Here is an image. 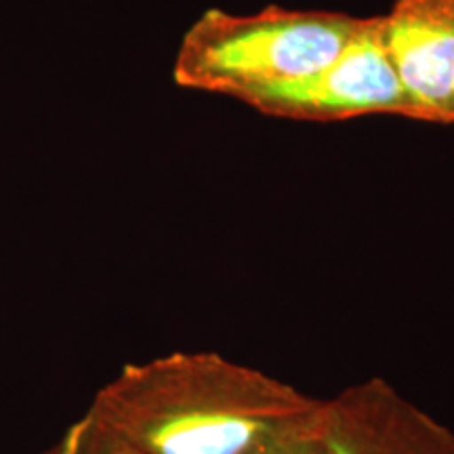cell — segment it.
<instances>
[{
  "label": "cell",
  "instance_id": "6da1fadb",
  "mask_svg": "<svg viewBox=\"0 0 454 454\" xmlns=\"http://www.w3.org/2000/svg\"><path fill=\"white\" fill-rule=\"evenodd\" d=\"M322 400L213 354L127 364L90 412L144 454H265L314 429Z\"/></svg>",
  "mask_w": 454,
  "mask_h": 454
},
{
  "label": "cell",
  "instance_id": "7a4b0ae2",
  "mask_svg": "<svg viewBox=\"0 0 454 454\" xmlns=\"http://www.w3.org/2000/svg\"><path fill=\"white\" fill-rule=\"evenodd\" d=\"M364 17L271 7L251 15L211 9L185 32L175 82L242 101L257 90L309 76L343 53Z\"/></svg>",
  "mask_w": 454,
  "mask_h": 454
},
{
  "label": "cell",
  "instance_id": "3957f363",
  "mask_svg": "<svg viewBox=\"0 0 454 454\" xmlns=\"http://www.w3.org/2000/svg\"><path fill=\"white\" fill-rule=\"evenodd\" d=\"M271 118L337 122L394 114L408 118V101L391 66L383 38V17H364L360 32L337 59L294 82L257 90L242 99Z\"/></svg>",
  "mask_w": 454,
  "mask_h": 454
},
{
  "label": "cell",
  "instance_id": "277c9868",
  "mask_svg": "<svg viewBox=\"0 0 454 454\" xmlns=\"http://www.w3.org/2000/svg\"><path fill=\"white\" fill-rule=\"evenodd\" d=\"M316 454H454V431L385 379L351 385L322 400Z\"/></svg>",
  "mask_w": 454,
  "mask_h": 454
},
{
  "label": "cell",
  "instance_id": "5b68a950",
  "mask_svg": "<svg viewBox=\"0 0 454 454\" xmlns=\"http://www.w3.org/2000/svg\"><path fill=\"white\" fill-rule=\"evenodd\" d=\"M381 17L408 118L452 124L454 0H395Z\"/></svg>",
  "mask_w": 454,
  "mask_h": 454
},
{
  "label": "cell",
  "instance_id": "8992f818",
  "mask_svg": "<svg viewBox=\"0 0 454 454\" xmlns=\"http://www.w3.org/2000/svg\"><path fill=\"white\" fill-rule=\"evenodd\" d=\"M49 454H144L137 450L130 442L116 434L112 427L95 417L93 412H87L81 421H76L66 435L57 442L55 448H51Z\"/></svg>",
  "mask_w": 454,
  "mask_h": 454
},
{
  "label": "cell",
  "instance_id": "52a82bcc",
  "mask_svg": "<svg viewBox=\"0 0 454 454\" xmlns=\"http://www.w3.org/2000/svg\"><path fill=\"white\" fill-rule=\"evenodd\" d=\"M265 454H316V450H314V429H311V434L305 435V438H301L297 442H291V444H284L280 448H274V450H270Z\"/></svg>",
  "mask_w": 454,
  "mask_h": 454
},
{
  "label": "cell",
  "instance_id": "ba28073f",
  "mask_svg": "<svg viewBox=\"0 0 454 454\" xmlns=\"http://www.w3.org/2000/svg\"><path fill=\"white\" fill-rule=\"evenodd\" d=\"M452 124H454V98H452Z\"/></svg>",
  "mask_w": 454,
  "mask_h": 454
}]
</instances>
